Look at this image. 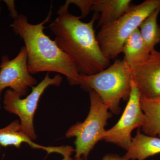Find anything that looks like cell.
<instances>
[{"label": "cell", "instance_id": "1", "mask_svg": "<svg viewBox=\"0 0 160 160\" xmlns=\"http://www.w3.org/2000/svg\"><path fill=\"white\" fill-rule=\"evenodd\" d=\"M57 13L49 29L57 45L74 61L80 74L90 75L108 68L110 61L102 53L93 26L99 14L95 13L86 23L81 21V16L69 13L68 8L62 6Z\"/></svg>", "mask_w": 160, "mask_h": 160}, {"label": "cell", "instance_id": "2", "mask_svg": "<svg viewBox=\"0 0 160 160\" xmlns=\"http://www.w3.org/2000/svg\"><path fill=\"white\" fill-rule=\"evenodd\" d=\"M51 8L47 17L37 24L29 23L26 16L20 14L10 25L15 34L25 43L27 64L31 74L47 72L65 75L71 86L82 85V78L74 61L44 32V25L50 19Z\"/></svg>", "mask_w": 160, "mask_h": 160}, {"label": "cell", "instance_id": "3", "mask_svg": "<svg viewBox=\"0 0 160 160\" xmlns=\"http://www.w3.org/2000/svg\"><path fill=\"white\" fill-rule=\"evenodd\" d=\"M81 75V87L87 91L94 90L112 113L119 114L121 100L128 101L131 92L132 78L128 64L124 60H116L95 74Z\"/></svg>", "mask_w": 160, "mask_h": 160}, {"label": "cell", "instance_id": "4", "mask_svg": "<svg viewBox=\"0 0 160 160\" xmlns=\"http://www.w3.org/2000/svg\"><path fill=\"white\" fill-rule=\"evenodd\" d=\"M159 7L160 0H146L131 6L119 18L101 27L96 38L104 57L109 61L116 58L122 52L126 40Z\"/></svg>", "mask_w": 160, "mask_h": 160}, {"label": "cell", "instance_id": "5", "mask_svg": "<svg viewBox=\"0 0 160 160\" xmlns=\"http://www.w3.org/2000/svg\"><path fill=\"white\" fill-rule=\"evenodd\" d=\"M89 91L90 108L87 118L82 122L72 126L66 132L67 138H76L75 159H87L96 144L102 140L107 121L112 116L98 93L93 90Z\"/></svg>", "mask_w": 160, "mask_h": 160}, {"label": "cell", "instance_id": "6", "mask_svg": "<svg viewBox=\"0 0 160 160\" xmlns=\"http://www.w3.org/2000/svg\"><path fill=\"white\" fill-rule=\"evenodd\" d=\"M49 72H47L44 79L35 86H33L31 93L24 99L18 95L12 89H9L5 92L3 99L4 108L10 113L19 118L20 126L22 131L32 140L37 137L33 126V117L42 95L49 86H60L62 78L57 75L51 78Z\"/></svg>", "mask_w": 160, "mask_h": 160}, {"label": "cell", "instance_id": "7", "mask_svg": "<svg viewBox=\"0 0 160 160\" xmlns=\"http://www.w3.org/2000/svg\"><path fill=\"white\" fill-rule=\"evenodd\" d=\"M140 93L132 80L131 90L126 108L118 122L106 130L102 140L118 146L127 151L132 143L131 133L136 128L142 127L146 122L140 105Z\"/></svg>", "mask_w": 160, "mask_h": 160}, {"label": "cell", "instance_id": "8", "mask_svg": "<svg viewBox=\"0 0 160 160\" xmlns=\"http://www.w3.org/2000/svg\"><path fill=\"white\" fill-rule=\"evenodd\" d=\"M27 60L25 46L12 59L3 56L0 64V96L4 89L10 88L22 98L26 95L29 87L37 85V80L29 71Z\"/></svg>", "mask_w": 160, "mask_h": 160}, {"label": "cell", "instance_id": "9", "mask_svg": "<svg viewBox=\"0 0 160 160\" xmlns=\"http://www.w3.org/2000/svg\"><path fill=\"white\" fill-rule=\"evenodd\" d=\"M130 68L132 81L141 96L149 98L160 96V51L154 49L146 62Z\"/></svg>", "mask_w": 160, "mask_h": 160}, {"label": "cell", "instance_id": "10", "mask_svg": "<svg viewBox=\"0 0 160 160\" xmlns=\"http://www.w3.org/2000/svg\"><path fill=\"white\" fill-rule=\"evenodd\" d=\"M158 153H160V138L146 135L142 133L139 128L123 158L126 160H145Z\"/></svg>", "mask_w": 160, "mask_h": 160}, {"label": "cell", "instance_id": "11", "mask_svg": "<svg viewBox=\"0 0 160 160\" xmlns=\"http://www.w3.org/2000/svg\"><path fill=\"white\" fill-rule=\"evenodd\" d=\"M23 143H26L35 149L46 150L48 153H61L63 150L61 147H46L36 144L32 142L21 129L18 120H16L2 129H0V144L3 146H14L19 148Z\"/></svg>", "mask_w": 160, "mask_h": 160}, {"label": "cell", "instance_id": "12", "mask_svg": "<svg viewBox=\"0 0 160 160\" xmlns=\"http://www.w3.org/2000/svg\"><path fill=\"white\" fill-rule=\"evenodd\" d=\"M131 0H94L91 11L100 13L98 27L114 22L131 7Z\"/></svg>", "mask_w": 160, "mask_h": 160}, {"label": "cell", "instance_id": "13", "mask_svg": "<svg viewBox=\"0 0 160 160\" xmlns=\"http://www.w3.org/2000/svg\"><path fill=\"white\" fill-rule=\"evenodd\" d=\"M124 60L130 68L142 64L148 59L150 52L142 38L139 28L132 32L123 46Z\"/></svg>", "mask_w": 160, "mask_h": 160}, {"label": "cell", "instance_id": "14", "mask_svg": "<svg viewBox=\"0 0 160 160\" xmlns=\"http://www.w3.org/2000/svg\"><path fill=\"white\" fill-rule=\"evenodd\" d=\"M140 105L146 117L142 132L149 136L160 137V96L149 98L141 95Z\"/></svg>", "mask_w": 160, "mask_h": 160}, {"label": "cell", "instance_id": "15", "mask_svg": "<svg viewBox=\"0 0 160 160\" xmlns=\"http://www.w3.org/2000/svg\"><path fill=\"white\" fill-rule=\"evenodd\" d=\"M160 12V7L145 19L139 27L142 38L150 52L160 43V26L158 22Z\"/></svg>", "mask_w": 160, "mask_h": 160}, {"label": "cell", "instance_id": "16", "mask_svg": "<svg viewBox=\"0 0 160 160\" xmlns=\"http://www.w3.org/2000/svg\"><path fill=\"white\" fill-rule=\"evenodd\" d=\"M93 2L94 0H67L63 6L66 8H69L70 4L76 5L81 10L82 15L80 16L82 18L89 14L91 11Z\"/></svg>", "mask_w": 160, "mask_h": 160}, {"label": "cell", "instance_id": "17", "mask_svg": "<svg viewBox=\"0 0 160 160\" xmlns=\"http://www.w3.org/2000/svg\"><path fill=\"white\" fill-rule=\"evenodd\" d=\"M4 2L6 4L10 13V16L15 20L19 16L18 12L15 8V1L13 0H4Z\"/></svg>", "mask_w": 160, "mask_h": 160}, {"label": "cell", "instance_id": "18", "mask_svg": "<svg viewBox=\"0 0 160 160\" xmlns=\"http://www.w3.org/2000/svg\"><path fill=\"white\" fill-rule=\"evenodd\" d=\"M101 160H125L123 157H120L119 155L117 154H106L104 156Z\"/></svg>", "mask_w": 160, "mask_h": 160}, {"label": "cell", "instance_id": "19", "mask_svg": "<svg viewBox=\"0 0 160 160\" xmlns=\"http://www.w3.org/2000/svg\"><path fill=\"white\" fill-rule=\"evenodd\" d=\"M71 154H66L63 156V158L62 160H73L71 157ZM74 160H84L82 158H80L76 159Z\"/></svg>", "mask_w": 160, "mask_h": 160}, {"label": "cell", "instance_id": "20", "mask_svg": "<svg viewBox=\"0 0 160 160\" xmlns=\"http://www.w3.org/2000/svg\"><path fill=\"white\" fill-rule=\"evenodd\" d=\"M1 1H0V12H1V9H2V8H1Z\"/></svg>", "mask_w": 160, "mask_h": 160}]
</instances>
